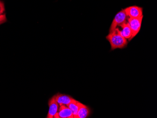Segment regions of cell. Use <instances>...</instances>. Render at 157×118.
<instances>
[{"mask_svg":"<svg viewBox=\"0 0 157 118\" xmlns=\"http://www.w3.org/2000/svg\"><path fill=\"white\" fill-rule=\"evenodd\" d=\"M106 38L111 45V50L123 48L128 45V40L123 37L121 30L118 28H116L112 32H109Z\"/></svg>","mask_w":157,"mask_h":118,"instance_id":"6da1fadb","label":"cell"},{"mask_svg":"<svg viewBox=\"0 0 157 118\" xmlns=\"http://www.w3.org/2000/svg\"><path fill=\"white\" fill-rule=\"evenodd\" d=\"M55 118H74L73 112L66 105L60 106L58 112L55 115Z\"/></svg>","mask_w":157,"mask_h":118,"instance_id":"8992f818","label":"cell"},{"mask_svg":"<svg viewBox=\"0 0 157 118\" xmlns=\"http://www.w3.org/2000/svg\"><path fill=\"white\" fill-rule=\"evenodd\" d=\"M90 114V109L86 105L81 103H79L77 118H86Z\"/></svg>","mask_w":157,"mask_h":118,"instance_id":"9c48e42d","label":"cell"},{"mask_svg":"<svg viewBox=\"0 0 157 118\" xmlns=\"http://www.w3.org/2000/svg\"><path fill=\"white\" fill-rule=\"evenodd\" d=\"M56 99L59 106L62 105H67L71 102L75 100L70 96L59 93L56 95Z\"/></svg>","mask_w":157,"mask_h":118,"instance_id":"52a82bcc","label":"cell"},{"mask_svg":"<svg viewBox=\"0 0 157 118\" xmlns=\"http://www.w3.org/2000/svg\"><path fill=\"white\" fill-rule=\"evenodd\" d=\"M48 106H49V110L48 113L47 118H54L59 109V104L56 99V95L52 97L51 99L48 101Z\"/></svg>","mask_w":157,"mask_h":118,"instance_id":"5b68a950","label":"cell"},{"mask_svg":"<svg viewBox=\"0 0 157 118\" xmlns=\"http://www.w3.org/2000/svg\"><path fill=\"white\" fill-rule=\"evenodd\" d=\"M79 103L80 102L74 100L71 102L67 106L69 108L74 115V118H77L78 112V107H79Z\"/></svg>","mask_w":157,"mask_h":118,"instance_id":"30bf717a","label":"cell"},{"mask_svg":"<svg viewBox=\"0 0 157 118\" xmlns=\"http://www.w3.org/2000/svg\"><path fill=\"white\" fill-rule=\"evenodd\" d=\"M143 16L139 17V18H129L128 17V22L132 30V36L131 40L134 38L138 34L141 29L142 25V20L143 18Z\"/></svg>","mask_w":157,"mask_h":118,"instance_id":"3957f363","label":"cell"},{"mask_svg":"<svg viewBox=\"0 0 157 118\" xmlns=\"http://www.w3.org/2000/svg\"><path fill=\"white\" fill-rule=\"evenodd\" d=\"M120 26L122 28V30L121 31V33L123 37L126 39L128 40L129 41L131 40L132 32L128 23V22H126V23L121 25Z\"/></svg>","mask_w":157,"mask_h":118,"instance_id":"ba28073f","label":"cell"},{"mask_svg":"<svg viewBox=\"0 0 157 118\" xmlns=\"http://www.w3.org/2000/svg\"><path fill=\"white\" fill-rule=\"evenodd\" d=\"M5 11V7L4 3L1 1H0V15L3 14Z\"/></svg>","mask_w":157,"mask_h":118,"instance_id":"7c38bea8","label":"cell"},{"mask_svg":"<svg viewBox=\"0 0 157 118\" xmlns=\"http://www.w3.org/2000/svg\"><path fill=\"white\" fill-rule=\"evenodd\" d=\"M7 17H6V15L4 14L1 15H0V25L3 24L4 23L7 22Z\"/></svg>","mask_w":157,"mask_h":118,"instance_id":"8fae6325","label":"cell"},{"mask_svg":"<svg viewBox=\"0 0 157 118\" xmlns=\"http://www.w3.org/2000/svg\"><path fill=\"white\" fill-rule=\"evenodd\" d=\"M124 10L127 16L129 18H139L144 16L143 9L139 6H129Z\"/></svg>","mask_w":157,"mask_h":118,"instance_id":"277c9868","label":"cell"},{"mask_svg":"<svg viewBox=\"0 0 157 118\" xmlns=\"http://www.w3.org/2000/svg\"><path fill=\"white\" fill-rule=\"evenodd\" d=\"M128 17L126 15L124 9L119 11L117 14L115 15V17L114 18L111 26L109 29V32H112L114 30L117 26H121V25L127 22L128 20Z\"/></svg>","mask_w":157,"mask_h":118,"instance_id":"7a4b0ae2","label":"cell"}]
</instances>
